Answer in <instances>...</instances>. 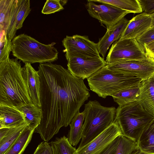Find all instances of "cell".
I'll list each match as a JSON object with an SVG mask.
<instances>
[{
	"instance_id": "836d02e7",
	"label": "cell",
	"mask_w": 154,
	"mask_h": 154,
	"mask_svg": "<svg viewBox=\"0 0 154 154\" xmlns=\"http://www.w3.org/2000/svg\"><path fill=\"white\" fill-rule=\"evenodd\" d=\"M120 136L117 137L106 147L97 154H115Z\"/></svg>"
},
{
	"instance_id": "e575fe53",
	"label": "cell",
	"mask_w": 154,
	"mask_h": 154,
	"mask_svg": "<svg viewBox=\"0 0 154 154\" xmlns=\"http://www.w3.org/2000/svg\"><path fill=\"white\" fill-rule=\"evenodd\" d=\"M146 55L151 57L154 56V40L143 46Z\"/></svg>"
},
{
	"instance_id": "83f0119b",
	"label": "cell",
	"mask_w": 154,
	"mask_h": 154,
	"mask_svg": "<svg viewBox=\"0 0 154 154\" xmlns=\"http://www.w3.org/2000/svg\"><path fill=\"white\" fill-rule=\"evenodd\" d=\"M138 151L137 142L122 135L120 136L115 154H137Z\"/></svg>"
},
{
	"instance_id": "44dd1931",
	"label": "cell",
	"mask_w": 154,
	"mask_h": 154,
	"mask_svg": "<svg viewBox=\"0 0 154 154\" xmlns=\"http://www.w3.org/2000/svg\"><path fill=\"white\" fill-rule=\"evenodd\" d=\"M84 119V112L79 111L72 118L69 125L70 130L67 137L73 146H76L81 140Z\"/></svg>"
},
{
	"instance_id": "30bf717a",
	"label": "cell",
	"mask_w": 154,
	"mask_h": 154,
	"mask_svg": "<svg viewBox=\"0 0 154 154\" xmlns=\"http://www.w3.org/2000/svg\"><path fill=\"white\" fill-rule=\"evenodd\" d=\"M87 2L86 6L89 15L105 25L107 29L111 28L130 13L110 4H98L92 0H88Z\"/></svg>"
},
{
	"instance_id": "277c9868",
	"label": "cell",
	"mask_w": 154,
	"mask_h": 154,
	"mask_svg": "<svg viewBox=\"0 0 154 154\" xmlns=\"http://www.w3.org/2000/svg\"><path fill=\"white\" fill-rule=\"evenodd\" d=\"M116 109L102 106L97 100L85 105L82 137L77 149L87 145L115 121Z\"/></svg>"
},
{
	"instance_id": "4316f807",
	"label": "cell",
	"mask_w": 154,
	"mask_h": 154,
	"mask_svg": "<svg viewBox=\"0 0 154 154\" xmlns=\"http://www.w3.org/2000/svg\"><path fill=\"white\" fill-rule=\"evenodd\" d=\"M31 11L29 0H18L15 21L17 30L22 27L23 22Z\"/></svg>"
},
{
	"instance_id": "2e32d148",
	"label": "cell",
	"mask_w": 154,
	"mask_h": 154,
	"mask_svg": "<svg viewBox=\"0 0 154 154\" xmlns=\"http://www.w3.org/2000/svg\"><path fill=\"white\" fill-rule=\"evenodd\" d=\"M26 124L23 114L18 109L0 105V129L13 128Z\"/></svg>"
},
{
	"instance_id": "9a60e30c",
	"label": "cell",
	"mask_w": 154,
	"mask_h": 154,
	"mask_svg": "<svg viewBox=\"0 0 154 154\" xmlns=\"http://www.w3.org/2000/svg\"><path fill=\"white\" fill-rule=\"evenodd\" d=\"M129 22V20L123 18L111 28L107 29L104 35L99 39L97 43V49L103 58L105 57L112 43L121 38Z\"/></svg>"
},
{
	"instance_id": "9c48e42d",
	"label": "cell",
	"mask_w": 154,
	"mask_h": 154,
	"mask_svg": "<svg viewBox=\"0 0 154 154\" xmlns=\"http://www.w3.org/2000/svg\"><path fill=\"white\" fill-rule=\"evenodd\" d=\"M62 42L66 60L74 57H101L97 49V43L90 40L87 36L66 35Z\"/></svg>"
},
{
	"instance_id": "4dcf8cb0",
	"label": "cell",
	"mask_w": 154,
	"mask_h": 154,
	"mask_svg": "<svg viewBox=\"0 0 154 154\" xmlns=\"http://www.w3.org/2000/svg\"><path fill=\"white\" fill-rule=\"evenodd\" d=\"M136 39L143 47L145 45L147 44L154 40V29L149 28Z\"/></svg>"
},
{
	"instance_id": "8d00e7d4",
	"label": "cell",
	"mask_w": 154,
	"mask_h": 154,
	"mask_svg": "<svg viewBox=\"0 0 154 154\" xmlns=\"http://www.w3.org/2000/svg\"><path fill=\"white\" fill-rule=\"evenodd\" d=\"M151 18V23L150 28L154 29V13L150 15Z\"/></svg>"
},
{
	"instance_id": "5bb4252c",
	"label": "cell",
	"mask_w": 154,
	"mask_h": 154,
	"mask_svg": "<svg viewBox=\"0 0 154 154\" xmlns=\"http://www.w3.org/2000/svg\"><path fill=\"white\" fill-rule=\"evenodd\" d=\"M150 15L143 12L133 17L129 22L119 39L136 38L150 28Z\"/></svg>"
},
{
	"instance_id": "d6986e66",
	"label": "cell",
	"mask_w": 154,
	"mask_h": 154,
	"mask_svg": "<svg viewBox=\"0 0 154 154\" xmlns=\"http://www.w3.org/2000/svg\"><path fill=\"white\" fill-rule=\"evenodd\" d=\"M18 0H0V30L6 33L16 11Z\"/></svg>"
},
{
	"instance_id": "ac0fdd59",
	"label": "cell",
	"mask_w": 154,
	"mask_h": 154,
	"mask_svg": "<svg viewBox=\"0 0 154 154\" xmlns=\"http://www.w3.org/2000/svg\"><path fill=\"white\" fill-rule=\"evenodd\" d=\"M137 143V154H154V118L143 131Z\"/></svg>"
},
{
	"instance_id": "8fae6325",
	"label": "cell",
	"mask_w": 154,
	"mask_h": 154,
	"mask_svg": "<svg viewBox=\"0 0 154 154\" xmlns=\"http://www.w3.org/2000/svg\"><path fill=\"white\" fill-rule=\"evenodd\" d=\"M68 70L73 75L83 79H88L106 66L104 58L74 57L67 60Z\"/></svg>"
},
{
	"instance_id": "1f68e13d",
	"label": "cell",
	"mask_w": 154,
	"mask_h": 154,
	"mask_svg": "<svg viewBox=\"0 0 154 154\" xmlns=\"http://www.w3.org/2000/svg\"><path fill=\"white\" fill-rule=\"evenodd\" d=\"M33 154H53V153L51 145L44 141L38 145Z\"/></svg>"
},
{
	"instance_id": "7402d4cb",
	"label": "cell",
	"mask_w": 154,
	"mask_h": 154,
	"mask_svg": "<svg viewBox=\"0 0 154 154\" xmlns=\"http://www.w3.org/2000/svg\"><path fill=\"white\" fill-rule=\"evenodd\" d=\"M35 130L30 129L27 125L4 154H22L30 142Z\"/></svg>"
},
{
	"instance_id": "603a6c76",
	"label": "cell",
	"mask_w": 154,
	"mask_h": 154,
	"mask_svg": "<svg viewBox=\"0 0 154 154\" xmlns=\"http://www.w3.org/2000/svg\"><path fill=\"white\" fill-rule=\"evenodd\" d=\"M140 93L139 85L123 89L111 96L114 101L120 106L137 101Z\"/></svg>"
},
{
	"instance_id": "7c38bea8",
	"label": "cell",
	"mask_w": 154,
	"mask_h": 154,
	"mask_svg": "<svg viewBox=\"0 0 154 154\" xmlns=\"http://www.w3.org/2000/svg\"><path fill=\"white\" fill-rule=\"evenodd\" d=\"M122 135L120 128L115 121L87 145L76 149L74 154H97L117 137Z\"/></svg>"
},
{
	"instance_id": "ba28073f",
	"label": "cell",
	"mask_w": 154,
	"mask_h": 154,
	"mask_svg": "<svg viewBox=\"0 0 154 154\" xmlns=\"http://www.w3.org/2000/svg\"><path fill=\"white\" fill-rule=\"evenodd\" d=\"M111 70L146 80L154 77V59L148 56L142 59L126 60L106 64Z\"/></svg>"
},
{
	"instance_id": "f1b7e54d",
	"label": "cell",
	"mask_w": 154,
	"mask_h": 154,
	"mask_svg": "<svg viewBox=\"0 0 154 154\" xmlns=\"http://www.w3.org/2000/svg\"><path fill=\"white\" fill-rule=\"evenodd\" d=\"M61 0H47L42 11L44 14H49L64 9Z\"/></svg>"
},
{
	"instance_id": "f35d334b",
	"label": "cell",
	"mask_w": 154,
	"mask_h": 154,
	"mask_svg": "<svg viewBox=\"0 0 154 154\" xmlns=\"http://www.w3.org/2000/svg\"><path fill=\"white\" fill-rule=\"evenodd\" d=\"M154 57V56H153V57Z\"/></svg>"
},
{
	"instance_id": "52a82bcc",
	"label": "cell",
	"mask_w": 154,
	"mask_h": 154,
	"mask_svg": "<svg viewBox=\"0 0 154 154\" xmlns=\"http://www.w3.org/2000/svg\"><path fill=\"white\" fill-rule=\"evenodd\" d=\"M143 48L136 38L119 39L112 44L105 60L113 64L126 60L142 59L146 57Z\"/></svg>"
},
{
	"instance_id": "7a4b0ae2",
	"label": "cell",
	"mask_w": 154,
	"mask_h": 154,
	"mask_svg": "<svg viewBox=\"0 0 154 154\" xmlns=\"http://www.w3.org/2000/svg\"><path fill=\"white\" fill-rule=\"evenodd\" d=\"M20 62L9 56L0 61V105L18 108L33 103L22 74Z\"/></svg>"
},
{
	"instance_id": "f546056e",
	"label": "cell",
	"mask_w": 154,
	"mask_h": 154,
	"mask_svg": "<svg viewBox=\"0 0 154 154\" xmlns=\"http://www.w3.org/2000/svg\"><path fill=\"white\" fill-rule=\"evenodd\" d=\"M0 61H2L9 56L11 51V42L6 39L5 31L0 30Z\"/></svg>"
},
{
	"instance_id": "e0dca14e",
	"label": "cell",
	"mask_w": 154,
	"mask_h": 154,
	"mask_svg": "<svg viewBox=\"0 0 154 154\" xmlns=\"http://www.w3.org/2000/svg\"><path fill=\"white\" fill-rule=\"evenodd\" d=\"M140 86V93L137 101L154 118V77L142 80Z\"/></svg>"
},
{
	"instance_id": "3957f363",
	"label": "cell",
	"mask_w": 154,
	"mask_h": 154,
	"mask_svg": "<svg viewBox=\"0 0 154 154\" xmlns=\"http://www.w3.org/2000/svg\"><path fill=\"white\" fill-rule=\"evenodd\" d=\"M55 42L44 44L27 35L15 37L11 44L13 55L23 63L40 64L51 63L58 59L59 52L54 46Z\"/></svg>"
},
{
	"instance_id": "6da1fadb",
	"label": "cell",
	"mask_w": 154,
	"mask_h": 154,
	"mask_svg": "<svg viewBox=\"0 0 154 154\" xmlns=\"http://www.w3.org/2000/svg\"><path fill=\"white\" fill-rule=\"evenodd\" d=\"M40 102L42 116L35 130L48 142L62 127H67L90 96L84 79L61 65L40 63Z\"/></svg>"
},
{
	"instance_id": "74e56055",
	"label": "cell",
	"mask_w": 154,
	"mask_h": 154,
	"mask_svg": "<svg viewBox=\"0 0 154 154\" xmlns=\"http://www.w3.org/2000/svg\"><path fill=\"white\" fill-rule=\"evenodd\" d=\"M152 58H153L154 59V57H153Z\"/></svg>"
},
{
	"instance_id": "8992f818",
	"label": "cell",
	"mask_w": 154,
	"mask_h": 154,
	"mask_svg": "<svg viewBox=\"0 0 154 154\" xmlns=\"http://www.w3.org/2000/svg\"><path fill=\"white\" fill-rule=\"evenodd\" d=\"M154 118L136 101L119 106L115 121L119 125L122 135L137 142L143 131Z\"/></svg>"
},
{
	"instance_id": "cb8c5ba5",
	"label": "cell",
	"mask_w": 154,
	"mask_h": 154,
	"mask_svg": "<svg viewBox=\"0 0 154 154\" xmlns=\"http://www.w3.org/2000/svg\"><path fill=\"white\" fill-rule=\"evenodd\" d=\"M95 2L110 4L129 13L143 12L138 0H92Z\"/></svg>"
},
{
	"instance_id": "ffe728a7",
	"label": "cell",
	"mask_w": 154,
	"mask_h": 154,
	"mask_svg": "<svg viewBox=\"0 0 154 154\" xmlns=\"http://www.w3.org/2000/svg\"><path fill=\"white\" fill-rule=\"evenodd\" d=\"M17 109L23 114L28 127L31 129L35 130L40 124L42 118L41 107L32 103L23 105Z\"/></svg>"
},
{
	"instance_id": "d590c367",
	"label": "cell",
	"mask_w": 154,
	"mask_h": 154,
	"mask_svg": "<svg viewBox=\"0 0 154 154\" xmlns=\"http://www.w3.org/2000/svg\"><path fill=\"white\" fill-rule=\"evenodd\" d=\"M10 128H4L0 129V140L3 138L8 134Z\"/></svg>"
},
{
	"instance_id": "5b68a950",
	"label": "cell",
	"mask_w": 154,
	"mask_h": 154,
	"mask_svg": "<svg viewBox=\"0 0 154 154\" xmlns=\"http://www.w3.org/2000/svg\"><path fill=\"white\" fill-rule=\"evenodd\" d=\"M87 79L91 90L103 98L139 85L142 81L135 77L111 70L106 66Z\"/></svg>"
},
{
	"instance_id": "d6a6232c",
	"label": "cell",
	"mask_w": 154,
	"mask_h": 154,
	"mask_svg": "<svg viewBox=\"0 0 154 154\" xmlns=\"http://www.w3.org/2000/svg\"><path fill=\"white\" fill-rule=\"evenodd\" d=\"M143 12L151 15L154 13V0H138Z\"/></svg>"
},
{
	"instance_id": "d4e9b609",
	"label": "cell",
	"mask_w": 154,
	"mask_h": 154,
	"mask_svg": "<svg viewBox=\"0 0 154 154\" xmlns=\"http://www.w3.org/2000/svg\"><path fill=\"white\" fill-rule=\"evenodd\" d=\"M27 125L11 128L7 134L0 140V154H4L17 138Z\"/></svg>"
},
{
	"instance_id": "484cf974",
	"label": "cell",
	"mask_w": 154,
	"mask_h": 154,
	"mask_svg": "<svg viewBox=\"0 0 154 154\" xmlns=\"http://www.w3.org/2000/svg\"><path fill=\"white\" fill-rule=\"evenodd\" d=\"M53 154H74L76 149L69 142L65 136L56 138L51 143Z\"/></svg>"
},
{
	"instance_id": "4fadbf2b",
	"label": "cell",
	"mask_w": 154,
	"mask_h": 154,
	"mask_svg": "<svg viewBox=\"0 0 154 154\" xmlns=\"http://www.w3.org/2000/svg\"><path fill=\"white\" fill-rule=\"evenodd\" d=\"M21 72L32 102L41 107L40 81L38 71L34 68L31 63H26L22 67Z\"/></svg>"
}]
</instances>
